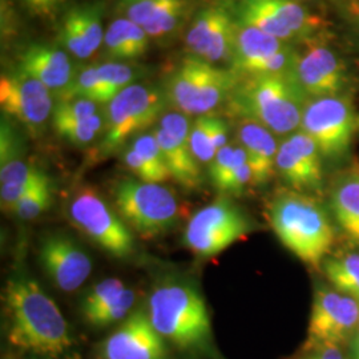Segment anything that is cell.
Wrapping results in <instances>:
<instances>
[{
	"instance_id": "cell-9",
	"label": "cell",
	"mask_w": 359,
	"mask_h": 359,
	"mask_svg": "<svg viewBox=\"0 0 359 359\" xmlns=\"http://www.w3.org/2000/svg\"><path fill=\"white\" fill-rule=\"evenodd\" d=\"M253 231V222L238 206L228 197H218L193 215L182 241L193 255L212 258Z\"/></svg>"
},
{
	"instance_id": "cell-8",
	"label": "cell",
	"mask_w": 359,
	"mask_h": 359,
	"mask_svg": "<svg viewBox=\"0 0 359 359\" xmlns=\"http://www.w3.org/2000/svg\"><path fill=\"white\" fill-rule=\"evenodd\" d=\"M68 217L90 241L115 258L135 253V237L115 208L92 187H81L68 201Z\"/></svg>"
},
{
	"instance_id": "cell-23",
	"label": "cell",
	"mask_w": 359,
	"mask_h": 359,
	"mask_svg": "<svg viewBox=\"0 0 359 359\" xmlns=\"http://www.w3.org/2000/svg\"><path fill=\"white\" fill-rule=\"evenodd\" d=\"M237 137L248 156L255 185H265L273 176L278 154L277 142L269 129L250 120H244L238 127Z\"/></svg>"
},
{
	"instance_id": "cell-1",
	"label": "cell",
	"mask_w": 359,
	"mask_h": 359,
	"mask_svg": "<svg viewBox=\"0 0 359 359\" xmlns=\"http://www.w3.org/2000/svg\"><path fill=\"white\" fill-rule=\"evenodd\" d=\"M6 338L27 355L59 359L74 346L62 310L32 278L19 276L8 280L3 294Z\"/></svg>"
},
{
	"instance_id": "cell-44",
	"label": "cell",
	"mask_w": 359,
	"mask_h": 359,
	"mask_svg": "<svg viewBox=\"0 0 359 359\" xmlns=\"http://www.w3.org/2000/svg\"><path fill=\"white\" fill-rule=\"evenodd\" d=\"M161 1H168V3H172V1H180V0H161Z\"/></svg>"
},
{
	"instance_id": "cell-14",
	"label": "cell",
	"mask_w": 359,
	"mask_h": 359,
	"mask_svg": "<svg viewBox=\"0 0 359 359\" xmlns=\"http://www.w3.org/2000/svg\"><path fill=\"white\" fill-rule=\"evenodd\" d=\"M191 123L182 112L164 114L154 133L164 154L170 177L180 187L196 191L203 185V172L191 147Z\"/></svg>"
},
{
	"instance_id": "cell-29",
	"label": "cell",
	"mask_w": 359,
	"mask_h": 359,
	"mask_svg": "<svg viewBox=\"0 0 359 359\" xmlns=\"http://www.w3.org/2000/svg\"><path fill=\"white\" fill-rule=\"evenodd\" d=\"M187 0L161 3L152 19L142 27L149 38H164L175 32L185 19Z\"/></svg>"
},
{
	"instance_id": "cell-5",
	"label": "cell",
	"mask_w": 359,
	"mask_h": 359,
	"mask_svg": "<svg viewBox=\"0 0 359 359\" xmlns=\"http://www.w3.org/2000/svg\"><path fill=\"white\" fill-rule=\"evenodd\" d=\"M167 103L165 90L152 86L132 84L118 92L105 107V124L96 157L102 160L116 154L130 137L152 127L164 116Z\"/></svg>"
},
{
	"instance_id": "cell-2",
	"label": "cell",
	"mask_w": 359,
	"mask_h": 359,
	"mask_svg": "<svg viewBox=\"0 0 359 359\" xmlns=\"http://www.w3.org/2000/svg\"><path fill=\"white\" fill-rule=\"evenodd\" d=\"M147 314L168 344L188 354H212L213 332L201 293L184 281L156 285L148 297Z\"/></svg>"
},
{
	"instance_id": "cell-30",
	"label": "cell",
	"mask_w": 359,
	"mask_h": 359,
	"mask_svg": "<svg viewBox=\"0 0 359 359\" xmlns=\"http://www.w3.org/2000/svg\"><path fill=\"white\" fill-rule=\"evenodd\" d=\"M53 200V188L50 176L27 192L10 210L20 219H34L43 215Z\"/></svg>"
},
{
	"instance_id": "cell-12",
	"label": "cell",
	"mask_w": 359,
	"mask_h": 359,
	"mask_svg": "<svg viewBox=\"0 0 359 359\" xmlns=\"http://www.w3.org/2000/svg\"><path fill=\"white\" fill-rule=\"evenodd\" d=\"M359 332V301L334 287H318L310 314L305 348L350 344Z\"/></svg>"
},
{
	"instance_id": "cell-21",
	"label": "cell",
	"mask_w": 359,
	"mask_h": 359,
	"mask_svg": "<svg viewBox=\"0 0 359 359\" xmlns=\"http://www.w3.org/2000/svg\"><path fill=\"white\" fill-rule=\"evenodd\" d=\"M103 13L100 1L71 7L60 23L59 44L77 59L92 56L104 43Z\"/></svg>"
},
{
	"instance_id": "cell-28",
	"label": "cell",
	"mask_w": 359,
	"mask_h": 359,
	"mask_svg": "<svg viewBox=\"0 0 359 359\" xmlns=\"http://www.w3.org/2000/svg\"><path fill=\"white\" fill-rule=\"evenodd\" d=\"M57 100H72V99H88L97 104H108L109 100L99 80L97 67H84L76 71L75 76L65 90L59 92Z\"/></svg>"
},
{
	"instance_id": "cell-39",
	"label": "cell",
	"mask_w": 359,
	"mask_h": 359,
	"mask_svg": "<svg viewBox=\"0 0 359 359\" xmlns=\"http://www.w3.org/2000/svg\"><path fill=\"white\" fill-rule=\"evenodd\" d=\"M20 151L22 148L16 132L10 126V123L6 121L3 117L0 130V165H4L13 160L22 158Z\"/></svg>"
},
{
	"instance_id": "cell-35",
	"label": "cell",
	"mask_w": 359,
	"mask_h": 359,
	"mask_svg": "<svg viewBox=\"0 0 359 359\" xmlns=\"http://www.w3.org/2000/svg\"><path fill=\"white\" fill-rule=\"evenodd\" d=\"M99 80L107 93L108 100L111 102L118 92L133 84V80L139 74L127 65L109 62L104 65H96Z\"/></svg>"
},
{
	"instance_id": "cell-24",
	"label": "cell",
	"mask_w": 359,
	"mask_h": 359,
	"mask_svg": "<svg viewBox=\"0 0 359 359\" xmlns=\"http://www.w3.org/2000/svg\"><path fill=\"white\" fill-rule=\"evenodd\" d=\"M330 203L339 229L359 246V163L350 165L334 181Z\"/></svg>"
},
{
	"instance_id": "cell-18",
	"label": "cell",
	"mask_w": 359,
	"mask_h": 359,
	"mask_svg": "<svg viewBox=\"0 0 359 359\" xmlns=\"http://www.w3.org/2000/svg\"><path fill=\"white\" fill-rule=\"evenodd\" d=\"M39 262L53 285L63 292H75L92 271L90 256L76 241L62 233L48 234L39 245Z\"/></svg>"
},
{
	"instance_id": "cell-10",
	"label": "cell",
	"mask_w": 359,
	"mask_h": 359,
	"mask_svg": "<svg viewBox=\"0 0 359 359\" xmlns=\"http://www.w3.org/2000/svg\"><path fill=\"white\" fill-rule=\"evenodd\" d=\"M236 22L255 27L274 38H308L317 32L320 20L295 0H222Z\"/></svg>"
},
{
	"instance_id": "cell-25",
	"label": "cell",
	"mask_w": 359,
	"mask_h": 359,
	"mask_svg": "<svg viewBox=\"0 0 359 359\" xmlns=\"http://www.w3.org/2000/svg\"><path fill=\"white\" fill-rule=\"evenodd\" d=\"M104 46L108 57L130 60L148 51L149 36L142 26L127 18H118L107 28Z\"/></svg>"
},
{
	"instance_id": "cell-33",
	"label": "cell",
	"mask_w": 359,
	"mask_h": 359,
	"mask_svg": "<svg viewBox=\"0 0 359 359\" xmlns=\"http://www.w3.org/2000/svg\"><path fill=\"white\" fill-rule=\"evenodd\" d=\"M135 302H136L135 290L126 287V290L115 298L109 305L93 313L88 318H86V322L90 326L99 327V329L112 326L117 322L124 321L128 318L132 314L130 311Z\"/></svg>"
},
{
	"instance_id": "cell-19",
	"label": "cell",
	"mask_w": 359,
	"mask_h": 359,
	"mask_svg": "<svg viewBox=\"0 0 359 359\" xmlns=\"http://www.w3.org/2000/svg\"><path fill=\"white\" fill-rule=\"evenodd\" d=\"M321 152L306 133H292L278 147L276 169L297 192H316L322 187Z\"/></svg>"
},
{
	"instance_id": "cell-41",
	"label": "cell",
	"mask_w": 359,
	"mask_h": 359,
	"mask_svg": "<svg viewBox=\"0 0 359 359\" xmlns=\"http://www.w3.org/2000/svg\"><path fill=\"white\" fill-rule=\"evenodd\" d=\"M27 8L41 18H50L56 13L65 0H20Z\"/></svg>"
},
{
	"instance_id": "cell-16",
	"label": "cell",
	"mask_w": 359,
	"mask_h": 359,
	"mask_svg": "<svg viewBox=\"0 0 359 359\" xmlns=\"http://www.w3.org/2000/svg\"><path fill=\"white\" fill-rule=\"evenodd\" d=\"M236 34V19L222 0L208 4L196 13L187 34V44L193 55L209 63L231 62Z\"/></svg>"
},
{
	"instance_id": "cell-27",
	"label": "cell",
	"mask_w": 359,
	"mask_h": 359,
	"mask_svg": "<svg viewBox=\"0 0 359 359\" xmlns=\"http://www.w3.org/2000/svg\"><path fill=\"white\" fill-rule=\"evenodd\" d=\"M323 271L335 290L359 301V253L325 259Z\"/></svg>"
},
{
	"instance_id": "cell-3",
	"label": "cell",
	"mask_w": 359,
	"mask_h": 359,
	"mask_svg": "<svg viewBox=\"0 0 359 359\" xmlns=\"http://www.w3.org/2000/svg\"><path fill=\"white\" fill-rule=\"evenodd\" d=\"M268 219L281 244L305 264L320 265L333 248V224L323 206L306 193H277L268 205Z\"/></svg>"
},
{
	"instance_id": "cell-34",
	"label": "cell",
	"mask_w": 359,
	"mask_h": 359,
	"mask_svg": "<svg viewBox=\"0 0 359 359\" xmlns=\"http://www.w3.org/2000/svg\"><path fill=\"white\" fill-rule=\"evenodd\" d=\"M212 117L213 116H198L191 128L192 152L200 164H210L218 152L213 140Z\"/></svg>"
},
{
	"instance_id": "cell-15",
	"label": "cell",
	"mask_w": 359,
	"mask_h": 359,
	"mask_svg": "<svg viewBox=\"0 0 359 359\" xmlns=\"http://www.w3.org/2000/svg\"><path fill=\"white\" fill-rule=\"evenodd\" d=\"M289 47L281 39L236 22L231 50V71L240 77L281 74L286 65L283 50Z\"/></svg>"
},
{
	"instance_id": "cell-32",
	"label": "cell",
	"mask_w": 359,
	"mask_h": 359,
	"mask_svg": "<svg viewBox=\"0 0 359 359\" xmlns=\"http://www.w3.org/2000/svg\"><path fill=\"white\" fill-rule=\"evenodd\" d=\"M126 283L118 278H107L104 281L93 285L90 290L84 294L80 311L83 318H88L93 313L102 310L109 305L115 298L126 290Z\"/></svg>"
},
{
	"instance_id": "cell-37",
	"label": "cell",
	"mask_w": 359,
	"mask_h": 359,
	"mask_svg": "<svg viewBox=\"0 0 359 359\" xmlns=\"http://www.w3.org/2000/svg\"><path fill=\"white\" fill-rule=\"evenodd\" d=\"M100 104L88 99H72V100H60L55 105L52 112V126H60L67 123H75L90 116L100 114Z\"/></svg>"
},
{
	"instance_id": "cell-7",
	"label": "cell",
	"mask_w": 359,
	"mask_h": 359,
	"mask_svg": "<svg viewBox=\"0 0 359 359\" xmlns=\"http://www.w3.org/2000/svg\"><path fill=\"white\" fill-rule=\"evenodd\" d=\"M114 203L130 231L147 240L165 234L179 222L177 197L163 184L121 180L115 185Z\"/></svg>"
},
{
	"instance_id": "cell-11",
	"label": "cell",
	"mask_w": 359,
	"mask_h": 359,
	"mask_svg": "<svg viewBox=\"0 0 359 359\" xmlns=\"http://www.w3.org/2000/svg\"><path fill=\"white\" fill-rule=\"evenodd\" d=\"M301 128L316 142L323 157L339 158L350 148L357 117L346 97H317L306 104Z\"/></svg>"
},
{
	"instance_id": "cell-22",
	"label": "cell",
	"mask_w": 359,
	"mask_h": 359,
	"mask_svg": "<svg viewBox=\"0 0 359 359\" xmlns=\"http://www.w3.org/2000/svg\"><path fill=\"white\" fill-rule=\"evenodd\" d=\"M19 69L35 77L56 95L65 90L76 69L63 48L51 44L32 43L19 53Z\"/></svg>"
},
{
	"instance_id": "cell-20",
	"label": "cell",
	"mask_w": 359,
	"mask_h": 359,
	"mask_svg": "<svg viewBox=\"0 0 359 359\" xmlns=\"http://www.w3.org/2000/svg\"><path fill=\"white\" fill-rule=\"evenodd\" d=\"M293 77L301 90L313 97L337 96L345 87L344 65L327 47L313 46L298 55Z\"/></svg>"
},
{
	"instance_id": "cell-40",
	"label": "cell",
	"mask_w": 359,
	"mask_h": 359,
	"mask_svg": "<svg viewBox=\"0 0 359 359\" xmlns=\"http://www.w3.org/2000/svg\"><path fill=\"white\" fill-rule=\"evenodd\" d=\"M124 164L127 165L129 170L142 181L152 182V184H160L157 175L154 173V169L147 163V160L142 154L136 152L133 148L129 147L124 152Z\"/></svg>"
},
{
	"instance_id": "cell-31",
	"label": "cell",
	"mask_w": 359,
	"mask_h": 359,
	"mask_svg": "<svg viewBox=\"0 0 359 359\" xmlns=\"http://www.w3.org/2000/svg\"><path fill=\"white\" fill-rule=\"evenodd\" d=\"M105 118L104 114L90 116L88 118L55 126L56 133L76 147H86L95 142L100 135H103Z\"/></svg>"
},
{
	"instance_id": "cell-42",
	"label": "cell",
	"mask_w": 359,
	"mask_h": 359,
	"mask_svg": "<svg viewBox=\"0 0 359 359\" xmlns=\"http://www.w3.org/2000/svg\"><path fill=\"white\" fill-rule=\"evenodd\" d=\"M305 350V355L299 359H350L339 346L311 347Z\"/></svg>"
},
{
	"instance_id": "cell-26",
	"label": "cell",
	"mask_w": 359,
	"mask_h": 359,
	"mask_svg": "<svg viewBox=\"0 0 359 359\" xmlns=\"http://www.w3.org/2000/svg\"><path fill=\"white\" fill-rule=\"evenodd\" d=\"M47 177L44 170L22 158L0 165V204L3 210L10 212L27 192Z\"/></svg>"
},
{
	"instance_id": "cell-4",
	"label": "cell",
	"mask_w": 359,
	"mask_h": 359,
	"mask_svg": "<svg viewBox=\"0 0 359 359\" xmlns=\"http://www.w3.org/2000/svg\"><path fill=\"white\" fill-rule=\"evenodd\" d=\"M228 100L234 115L276 135H290L301 127L308 104L293 75L241 77Z\"/></svg>"
},
{
	"instance_id": "cell-45",
	"label": "cell",
	"mask_w": 359,
	"mask_h": 359,
	"mask_svg": "<svg viewBox=\"0 0 359 359\" xmlns=\"http://www.w3.org/2000/svg\"><path fill=\"white\" fill-rule=\"evenodd\" d=\"M357 128L359 129V116L357 117Z\"/></svg>"
},
{
	"instance_id": "cell-36",
	"label": "cell",
	"mask_w": 359,
	"mask_h": 359,
	"mask_svg": "<svg viewBox=\"0 0 359 359\" xmlns=\"http://www.w3.org/2000/svg\"><path fill=\"white\" fill-rule=\"evenodd\" d=\"M130 148H133L136 152H139L147 160V163L151 165L154 173L157 175L160 184L172 179L167 163H165V158H164V154H163L160 144L157 142L154 132L139 135L135 139V142L130 144Z\"/></svg>"
},
{
	"instance_id": "cell-43",
	"label": "cell",
	"mask_w": 359,
	"mask_h": 359,
	"mask_svg": "<svg viewBox=\"0 0 359 359\" xmlns=\"http://www.w3.org/2000/svg\"><path fill=\"white\" fill-rule=\"evenodd\" d=\"M350 359H359V332L350 342Z\"/></svg>"
},
{
	"instance_id": "cell-38",
	"label": "cell",
	"mask_w": 359,
	"mask_h": 359,
	"mask_svg": "<svg viewBox=\"0 0 359 359\" xmlns=\"http://www.w3.org/2000/svg\"><path fill=\"white\" fill-rule=\"evenodd\" d=\"M161 0H123L121 10L126 13V18L130 22L144 27L154 16L160 7ZM168 3V1H167Z\"/></svg>"
},
{
	"instance_id": "cell-6",
	"label": "cell",
	"mask_w": 359,
	"mask_h": 359,
	"mask_svg": "<svg viewBox=\"0 0 359 359\" xmlns=\"http://www.w3.org/2000/svg\"><path fill=\"white\" fill-rule=\"evenodd\" d=\"M240 77L196 55L185 57L168 79V103L185 115H209L229 99Z\"/></svg>"
},
{
	"instance_id": "cell-17",
	"label": "cell",
	"mask_w": 359,
	"mask_h": 359,
	"mask_svg": "<svg viewBox=\"0 0 359 359\" xmlns=\"http://www.w3.org/2000/svg\"><path fill=\"white\" fill-rule=\"evenodd\" d=\"M100 358L170 359V351L149 321L147 310H137L104 339Z\"/></svg>"
},
{
	"instance_id": "cell-13",
	"label": "cell",
	"mask_w": 359,
	"mask_h": 359,
	"mask_svg": "<svg viewBox=\"0 0 359 359\" xmlns=\"http://www.w3.org/2000/svg\"><path fill=\"white\" fill-rule=\"evenodd\" d=\"M0 105L7 115L39 136L53 112L51 90L22 69L3 74L0 80Z\"/></svg>"
},
{
	"instance_id": "cell-46",
	"label": "cell",
	"mask_w": 359,
	"mask_h": 359,
	"mask_svg": "<svg viewBox=\"0 0 359 359\" xmlns=\"http://www.w3.org/2000/svg\"><path fill=\"white\" fill-rule=\"evenodd\" d=\"M295 1H297V0H295Z\"/></svg>"
}]
</instances>
